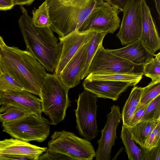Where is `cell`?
<instances>
[{
    "instance_id": "38",
    "label": "cell",
    "mask_w": 160,
    "mask_h": 160,
    "mask_svg": "<svg viewBox=\"0 0 160 160\" xmlns=\"http://www.w3.org/2000/svg\"><path fill=\"white\" fill-rule=\"evenodd\" d=\"M6 44L5 43L3 38L0 36V60L1 57V49Z\"/></svg>"
},
{
    "instance_id": "43",
    "label": "cell",
    "mask_w": 160,
    "mask_h": 160,
    "mask_svg": "<svg viewBox=\"0 0 160 160\" xmlns=\"http://www.w3.org/2000/svg\"><path fill=\"white\" fill-rule=\"evenodd\" d=\"M14 0V1H15V0Z\"/></svg>"
},
{
    "instance_id": "41",
    "label": "cell",
    "mask_w": 160,
    "mask_h": 160,
    "mask_svg": "<svg viewBox=\"0 0 160 160\" xmlns=\"http://www.w3.org/2000/svg\"><path fill=\"white\" fill-rule=\"evenodd\" d=\"M2 92L0 90V106L1 105V98Z\"/></svg>"
},
{
    "instance_id": "1",
    "label": "cell",
    "mask_w": 160,
    "mask_h": 160,
    "mask_svg": "<svg viewBox=\"0 0 160 160\" xmlns=\"http://www.w3.org/2000/svg\"><path fill=\"white\" fill-rule=\"evenodd\" d=\"M0 69L20 84L26 90L40 96L47 74L45 68L29 51L6 45L1 49Z\"/></svg>"
},
{
    "instance_id": "35",
    "label": "cell",
    "mask_w": 160,
    "mask_h": 160,
    "mask_svg": "<svg viewBox=\"0 0 160 160\" xmlns=\"http://www.w3.org/2000/svg\"><path fill=\"white\" fill-rule=\"evenodd\" d=\"M30 160L28 157L24 156L12 154L0 153V160Z\"/></svg>"
},
{
    "instance_id": "37",
    "label": "cell",
    "mask_w": 160,
    "mask_h": 160,
    "mask_svg": "<svg viewBox=\"0 0 160 160\" xmlns=\"http://www.w3.org/2000/svg\"><path fill=\"white\" fill-rule=\"evenodd\" d=\"M156 9L158 12V15L160 16V0H154Z\"/></svg>"
},
{
    "instance_id": "34",
    "label": "cell",
    "mask_w": 160,
    "mask_h": 160,
    "mask_svg": "<svg viewBox=\"0 0 160 160\" xmlns=\"http://www.w3.org/2000/svg\"><path fill=\"white\" fill-rule=\"evenodd\" d=\"M110 4L118 8L121 12H123L124 8L130 0H103Z\"/></svg>"
},
{
    "instance_id": "36",
    "label": "cell",
    "mask_w": 160,
    "mask_h": 160,
    "mask_svg": "<svg viewBox=\"0 0 160 160\" xmlns=\"http://www.w3.org/2000/svg\"><path fill=\"white\" fill-rule=\"evenodd\" d=\"M15 5V1L13 0H0V11L11 9Z\"/></svg>"
},
{
    "instance_id": "15",
    "label": "cell",
    "mask_w": 160,
    "mask_h": 160,
    "mask_svg": "<svg viewBox=\"0 0 160 160\" xmlns=\"http://www.w3.org/2000/svg\"><path fill=\"white\" fill-rule=\"evenodd\" d=\"M1 105L15 106L37 115L42 112L41 99L24 90L2 92Z\"/></svg>"
},
{
    "instance_id": "32",
    "label": "cell",
    "mask_w": 160,
    "mask_h": 160,
    "mask_svg": "<svg viewBox=\"0 0 160 160\" xmlns=\"http://www.w3.org/2000/svg\"><path fill=\"white\" fill-rule=\"evenodd\" d=\"M141 150L143 160H160V144L150 151L146 149Z\"/></svg>"
},
{
    "instance_id": "31",
    "label": "cell",
    "mask_w": 160,
    "mask_h": 160,
    "mask_svg": "<svg viewBox=\"0 0 160 160\" xmlns=\"http://www.w3.org/2000/svg\"><path fill=\"white\" fill-rule=\"evenodd\" d=\"M72 160L69 157L62 153L52 152L47 149L45 152L42 154L38 160Z\"/></svg>"
},
{
    "instance_id": "4",
    "label": "cell",
    "mask_w": 160,
    "mask_h": 160,
    "mask_svg": "<svg viewBox=\"0 0 160 160\" xmlns=\"http://www.w3.org/2000/svg\"><path fill=\"white\" fill-rule=\"evenodd\" d=\"M69 89L58 75L47 73L40 97L42 112L49 117L51 124L56 125L64 119L67 109L71 106Z\"/></svg>"
},
{
    "instance_id": "18",
    "label": "cell",
    "mask_w": 160,
    "mask_h": 160,
    "mask_svg": "<svg viewBox=\"0 0 160 160\" xmlns=\"http://www.w3.org/2000/svg\"><path fill=\"white\" fill-rule=\"evenodd\" d=\"M106 49L110 52L128 60L138 66L143 65L154 58V56L147 50L140 39L121 48Z\"/></svg>"
},
{
    "instance_id": "44",
    "label": "cell",
    "mask_w": 160,
    "mask_h": 160,
    "mask_svg": "<svg viewBox=\"0 0 160 160\" xmlns=\"http://www.w3.org/2000/svg\"></svg>"
},
{
    "instance_id": "23",
    "label": "cell",
    "mask_w": 160,
    "mask_h": 160,
    "mask_svg": "<svg viewBox=\"0 0 160 160\" xmlns=\"http://www.w3.org/2000/svg\"><path fill=\"white\" fill-rule=\"evenodd\" d=\"M120 137L129 160H143L141 149L135 144L128 128L122 126Z\"/></svg>"
},
{
    "instance_id": "25",
    "label": "cell",
    "mask_w": 160,
    "mask_h": 160,
    "mask_svg": "<svg viewBox=\"0 0 160 160\" xmlns=\"http://www.w3.org/2000/svg\"><path fill=\"white\" fill-rule=\"evenodd\" d=\"M159 95L160 81H152L148 86L142 88L140 102L137 109L148 104Z\"/></svg>"
},
{
    "instance_id": "6",
    "label": "cell",
    "mask_w": 160,
    "mask_h": 160,
    "mask_svg": "<svg viewBox=\"0 0 160 160\" xmlns=\"http://www.w3.org/2000/svg\"><path fill=\"white\" fill-rule=\"evenodd\" d=\"M47 149L74 160H92L96 157V152L88 140L64 130L54 132L48 143Z\"/></svg>"
},
{
    "instance_id": "2",
    "label": "cell",
    "mask_w": 160,
    "mask_h": 160,
    "mask_svg": "<svg viewBox=\"0 0 160 160\" xmlns=\"http://www.w3.org/2000/svg\"><path fill=\"white\" fill-rule=\"evenodd\" d=\"M20 7L22 14L18 23L27 48L46 69L53 72L61 56L62 44L50 27L35 26L23 5Z\"/></svg>"
},
{
    "instance_id": "19",
    "label": "cell",
    "mask_w": 160,
    "mask_h": 160,
    "mask_svg": "<svg viewBox=\"0 0 160 160\" xmlns=\"http://www.w3.org/2000/svg\"><path fill=\"white\" fill-rule=\"evenodd\" d=\"M159 121L155 120H142L133 126L127 127L134 141L141 148L145 149L144 143L147 137Z\"/></svg>"
},
{
    "instance_id": "21",
    "label": "cell",
    "mask_w": 160,
    "mask_h": 160,
    "mask_svg": "<svg viewBox=\"0 0 160 160\" xmlns=\"http://www.w3.org/2000/svg\"><path fill=\"white\" fill-rule=\"evenodd\" d=\"M143 75L142 72H136L133 74H90L85 78L89 80L124 82L130 83L132 86H135L140 81Z\"/></svg>"
},
{
    "instance_id": "42",
    "label": "cell",
    "mask_w": 160,
    "mask_h": 160,
    "mask_svg": "<svg viewBox=\"0 0 160 160\" xmlns=\"http://www.w3.org/2000/svg\"><path fill=\"white\" fill-rule=\"evenodd\" d=\"M2 73V72L1 70L0 69V76L1 75Z\"/></svg>"
},
{
    "instance_id": "26",
    "label": "cell",
    "mask_w": 160,
    "mask_h": 160,
    "mask_svg": "<svg viewBox=\"0 0 160 160\" xmlns=\"http://www.w3.org/2000/svg\"><path fill=\"white\" fill-rule=\"evenodd\" d=\"M32 20L34 24L39 27H50L51 25L48 7L45 1L38 8L32 11Z\"/></svg>"
},
{
    "instance_id": "40",
    "label": "cell",
    "mask_w": 160,
    "mask_h": 160,
    "mask_svg": "<svg viewBox=\"0 0 160 160\" xmlns=\"http://www.w3.org/2000/svg\"><path fill=\"white\" fill-rule=\"evenodd\" d=\"M35 0H22L25 4L29 5L32 4Z\"/></svg>"
},
{
    "instance_id": "3",
    "label": "cell",
    "mask_w": 160,
    "mask_h": 160,
    "mask_svg": "<svg viewBox=\"0 0 160 160\" xmlns=\"http://www.w3.org/2000/svg\"><path fill=\"white\" fill-rule=\"evenodd\" d=\"M99 0H45L50 18V28L59 38L81 26Z\"/></svg>"
},
{
    "instance_id": "39",
    "label": "cell",
    "mask_w": 160,
    "mask_h": 160,
    "mask_svg": "<svg viewBox=\"0 0 160 160\" xmlns=\"http://www.w3.org/2000/svg\"><path fill=\"white\" fill-rule=\"evenodd\" d=\"M124 149V148L123 147H122L118 151V152L117 153V154L115 155L112 160H116L119 155L120 153L122 152Z\"/></svg>"
},
{
    "instance_id": "20",
    "label": "cell",
    "mask_w": 160,
    "mask_h": 160,
    "mask_svg": "<svg viewBox=\"0 0 160 160\" xmlns=\"http://www.w3.org/2000/svg\"><path fill=\"white\" fill-rule=\"evenodd\" d=\"M142 88L134 87L125 103L122 111V125L128 127L140 102Z\"/></svg>"
},
{
    "instance_id": "33",
    "label": "cell",
    "mask_w": 160,
    "mask_h": 160,
    "mask_svg": "<svg viewBox=\"0 0 160 160\" xmlns=\"http://www.w3.org/2000/svg\"><path fill=\"white\" fill-rule=\"evenodd\" d=\"M149 103L146 105L142 106L136 110L128 126L127 127L133 126L141 121L142 117L144 114L145 110Z\"/></svg>"
},
{
    "instance_id": "22",
    "label": "cell",
    "mask_w": 160,
    "mask_h": 160,
    "mask_svg": "<svg viewBox=\"0 0 160 160\" xmlns=\"http://www.w3.org/2000/svg\"><path fill=\"white\" fill-rule=\"evenodd\" d=\"M107 34L105 32H95L88 48L85 63L81 73V80L88 75L89 69L92 61L98 48L102 44L103 39Z\"/></svg>"
},
{
    "instance_id": "5",
    "label": "cell",
    "mask_w": 160,
    "mask_h": 160,
    "mask_svg": "<svg viewBox=\"0 0 160 160\" xmlns=\"http://www.w3.org/2000/svg\"><path fill=\"white\" fill-rule=\"evenodd\" d=\"M50 124L41 115L32 114L2 125L3 131L15 138L42 142L49 135Z\"/></svg>"
},
{
    "instance_id": "29",
    "label": "cell",
    "mask_w": 160,
    "mask_h": 160,
    "mask_svg": "<svg viewBox=\"0 0 160 160\" xmlns=\"http://www.w3.org/2000/svg\"><path fill=\"white\" fill-rule=\"evenodd\" d=\"M23 90V87L7 73H2L0 76V90L1 91Z\"/></svg>"
},
{
    "instance_id": "12",
    "label": "cell",
    "mask_w": 160,
    "mask_h": 160,
    "mask_svg": "<svg viewBox=\"0 0 160 160\" xmlns=\"http://www.w3.org/2000/svg\"><path fill=\"white\" fill-rule=\"evenodd\" d=\"M95 31L91 30L81 32L75 31L61 38H59L62 47L61 56L54 70V74H59L68 62L78 51L89 42Z\"/></svg>"
},
{
    "instance_id": "27",
    "label": "cell",
    "mask_w": 160,
    "mask_h": 160,
    "mask_svg": "<svg viewBox=\"0 0 160 160\" xmlns=\"http://www.w3.org/2000/svg\"><path fill=\"white\" fill-rule=\"evenodd\" d=\"M153 58L143 66V73L152 81H160V53L154 54Z\"/></svg>"
},
{
    "instance_id": "8",
    "label": "cell",
    "mask_w": 160,
    "mask_h": 160,
    "mask_svg": "<svg viewBox=\"0 0 160 160\" xmlns=\"http://www.w3.org/2000/svg\"><path fill=\"white\" fill-rule=\"evenodd\" d=\"M120 12L117 7L103 0H99L79 31L91 30L113 34L120 27L118 14Z\"/></svg>"
},
{
    "instance_id": "11",
    "label": "cell",
    "mask_w": 160,
    "mask_h": 160,
    "mask_svg": "<svg viewBox=\"0 0 160 160\" xmlns=\"http://www.w3.org/2000/svg\"><path fill=\"white\" fill-rule=\"evenodd\" d=\"M111 111L107 114V121L101 131V136L97 141L98 148L96 152V160H110L112 148L118 138L117 129L121 120L120 108L113 105Z\"/></svg>"
},
{
    "instance_id": "24",
    "label": "cell",
    "mask_w": 160,
    "mask_h": 160,
    "mask_svg": "<svg viewBox=\"0 0 160 160\" xmlns=\"http://www.w3.org/2000/svg\"><path fill=\"white\" fill-rule=\"evenodd\" d=\"M2 105L0 108V121L2 124L33 114L15 106Z\"/></svg>"
},
{
    "instance_id": "17",
    "label": "cell",
    "mask_w": 160,
    "mask_h": 160,
    "mask_svg": "<svg viewBox=\"0 0 160 160\" xmlns=\"http://www.w3.org/2000/svg\"><path fill=\"white\" fill-rule=\"evenodd\" d=\"M47 149L17 138L0 141V153L25 156L32 160H38L40 156Z\"/></svg>"
},
{
    "instance_id": "9",
    "label": "cell",
    "mask_w": 160,
    "mask_h": 160,
    "mask_svg": "<svg viewBox=\"0 0 160 160\" xmlns=\"http://www.w3.org/2000/svg\"><path fill=\"white\" fill-rule=\"evenodd\" d=\"M137 65L130 61L117 56L105 49L101 45L91 63L89 74H133Z\"/></svg>"
},
{
    "instance_id": "7",
    "label": "cell",
    "mask_w": 160,
    "mask_h": 160,
    "mask_svg": "<svg viewBox=\"0 0 160 160\" xmlns=\"http://www.w3.org/2000/svg\"><path fill=\"white\" fill-rule=\"evenodd\" d=\"M97 97L86 90L79 93L76 100L77 108L74 110L77 128L79 134L88 140L97 137L98 130L97 123Z\"/></svg>"
},
{
    "instance_id": "13",
    "label": "cell",
    "mask_w": 160,
    "mask_h": 160,
    "mask_svg": "<svg viewBox=\"0 0 160 160\" xmlns=\"http://www.w3.org/2000/svg\"><path fill=\"white\" fill-rule=\"evenodd\" d=\"M132 86L129 82L108 80H89L85 79L83 86L85 90L97 97L117 100L121 94Z\"/></svg>"
},
{
    "instance_id": "30",
    "label": "cell",
    "mask_w": 160,
    "mask_h": 160,
    "mask_svg": "<svg viewBox=\"0 0 160 160\" xmlns=\"http://www.w3.org/2000/svg\"><path fill=\"white\" fill-rule=\"evenodd\" d=\"M160 121L158 122L147 137L144 143L145 148L150 151L158 146L160 144Z\"/></svg>"
},
{
    "instance_id": "10",
    "label": "cell",
    "mask_w": 160,
    "mask_h": 160,
    "mask_svg": "<svg viewBox=\"0 0 160 160\" xmlns=\"http://www.w3.org/2000/svg\"><path fill=\"white\" fill-rule=\"evenodd\" d=\"M123 12L120 29L116 36L124 45L140 39L142 27L141 0H130Z\"/></svg>"
},
{
    "instance_id": "14",
    "label": "cell",
    "mask_w": 160,
    "mask_h": 160,
    "mask_svg": "<svg viewBox=\"0 0 160 160\" xmlns=\"http://www.w3.org/2000/svg\"><path fill=\"white\" fill-rule=\"evenodd\" d=\"M142 31L140 39L147 50L154 56L160 48V39L150 10L146 0H141Z\"/></svg>"
},
{
    "instance_id": "16",
    "label": "cell",
    "mask_w": 160,
    "mask_h": 160,
    "mask_svg": "<svg viewBox=\"0 0 160 160\" xmlns=\"http://www.w3.org/2000/svg\"><path fill=\"white\" fill-rule=\"evenodd\" d=\"M90 41L78 51L58 75L60 80L70 89L80 82L81 73Z\"/></svg>"
},
{
    "instance_id": "28",
    "label": "cell",
    "mask_w": 160,
    "mask_h": 160,
    "mask_svg": "<svg viewBox=\"0 0 160 160\" xmlns=\"http://www.w3.org/2000/svg\"><path fill=\"white\" fill-rule=\"evenodd\" d=\"M160 121V95L153 99L146 107L142 120Z\"/></svg>"
}]
</instances>
